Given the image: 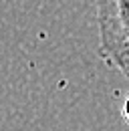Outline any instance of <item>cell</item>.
I'll return each mask as SVG.
<instances>
[{"label": "cell", "instance_id": "obj_1", "mask_svg": "<svg viewBox=\"0 0 129 131\" xmlns=\"http://www.w3.org/2000/svg\"><path fill=\"white\" fill-rule=\"evenodd\" d=\"M99 57L129 79V0H97Z\"/></svg>", "mask_w": 129, "mask_h": 131}, {"label": "cell", "instance_id": "obj_2", "mask_svg": "<svg viewBox=\"0 0 129 131\" xmlns=\"http://www.w3.org/2000/svg\"><path fill=\"white\" fill-rule=\"evenodd\" d=\"M121 115H123V119L129 123V93L123 97V103H121Z\"/></svg>", "mask_w": 129, "mask_h": 131}]
</instances>
